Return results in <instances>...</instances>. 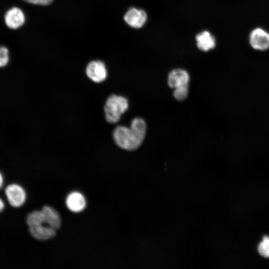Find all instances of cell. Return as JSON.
Instances as JSON below:
<instances>
[{"label": "cell", "instance_id": "6da1fadb", "mask_svg": "<svg viewBox=\"0 0 269 269\" xmlns=\"http://www.w3.org/2000/svg\"><path fill=\"white\" fill-rule=\"evenodd\" d=\"M146 124L141 118L132 120L130 127L117 126L114 130L113 137L117 146L122 149L133 151L143 142L146 135Z\"/></svg>", "mask_w": 269, "mask_h": 269}, {"label": "cell", "instance_id": "7a4b0ae2", "mask_svg": "<svg viewBox=\"0 0 269 269\" xmlns=\"http://www.w3.org/2000/svg\"><path fill=\"white\" fill-rule=\"evenodd\" d=\"M129 107V101L126 97L115 94L110 95L104 107L106 120L110 124L118 123Z\"/></svg>", "mask_w": 269, "mask_h": 269}, {"label": "cell", "instance_id": "3957f363", "mask_svg": "<svg viewBox=\"0 0 269 269\" xmlns=\"http://www.w3.org/2000/svg\"><path fill=\"white\" fill-rule=\"evenodd\" d=\"M5 194L9 204L15 208L23 205L26 198V194L24 188L16 183L8 185L5 188Z\"/></svg>", "mask_w": 269, "mask_h": 269}, {"label": "cell", "instance_id": "277c9868", "mask_svg": "<svg viewBox=\"0 0 269 269\" xmlns=\"http://www.w3.org/2000/svg\"><path fill=\"white\" fill-rule=\"evenodd\" d=\"M86 74L93 82L97 83L104 81L108 75L105 64L100 60L90 61L87 65Z\"/></svg>", "mask_w": 269, "mask_h": 269}, {"label": "cell", "instance_id": "5b68a950", "mask_svg": "<svg viewBox=\"0 0 269 269\" xmlns=\"http://www.w3.org/2000/svg\"><path fill=\"white\" fill-rule=\"evenodd\" d=\"M249 42L254 49L266 50L269 48V33L262 28H256L251 32Z\"/></svg>", "mask_w": 269, "mask_h": 269}, {"label": "cell", "instance_id": "8992f818", "mask_svg": "<svg viewBox=\"0 0 269 269\" xmlns=\"http://www.w3.org/2000/svg\"><path fill=\"white\" fill-rule=\"evenodd\" d=\"M4 22L10 29H16L22 26L25 22V17L23 11L17 7H12L5 12Z\"/></svg>", "mask_w": 269, "mask_h": 269}, {"label": "cell", "instance_id": "52a82bcc", "mask_svg": "<svg viewBox=\"0 0 269 269\" xmlns=\"http://www.w3.org/2000/svg\"><path fill=\"white\" fill-rule=\"evenodd\" d=\"M190 81L189 73L182 69H173L170 72L167 78L168 86L172 89L188 85Z\"/></svg>", "mask_w": 269, "mask_h": 269}, {"label": "cell", "instance_id": "ba28073f", "mask_svg": "<svg viewBox=\"0 0 269 269\" xmlns=\"http://www.w3.org/2000/svg\"><path fill=\"white\" fill-rule=\"evenodd\" d=\"M124 19L129 26L138 28L144 24L147 15L144 10L133 7L126 13Z\"/></svg>", "mask_w": 269, "mask_h": 269}, {"label": "cell", "instance_id": "9c48e42d", "mask_svg": "<svg viewBox=\"0 0 269 269\" xmlns=\"http://www.w3.org/2000/svg\"><path fill=\"white\" fill-rule=\"evenodd\" d=\"M55 230L44 224L29 227V233L31 236L40 241L47 240L54 237L56 235Z\"/></svg>", "mask_w": 269, "mask_h": 269}, {"label": "cell", "instance_id": "30bf717a", "mask_svg": "<svg viewBox=\"0 0 269 269\" xmlns=\"http://www.w3.org/2000/svg\"><path fill=\"white\" fill-rule=\"evenodd\" d=\"M68 208L74 212L82 211L86 206V200L79 192H73L68 195L66 200Z\"/></svg>", "mask_w": 269, "mask_h": 269}, {"label": "cell", "instance_id": "8fae6325", "mask_svg": "<svg viewBox=\"0 0 269 269\" xmlns=\"http://www.w3.org/2000/svg\"><path fill=\"white\" fill-rule=\"evenodd\" d=\"M43 213L45 224L55 230L61 226V221L58 213L53 208L45 206L41 210Z\"/></svg>", "mask_w": 269, "mask_h": 269}, {"label": "cell", "instance_id": "7c38bea8", "mask_svg": "<svg viewBox=\"0 0 269 269\" xmlns=\"http://www.w3.org/2000/svg\"><path fill=\"white\" fill-rule=\"evenodd\" d=\"M198 48L204 51H209L214 48L216 41L214 37L208 31H203L196 36Z\"/></svg>", "mask_w": 269, "mask_h": 269}, {"label": "cell", "instance_id": "4fadbf2b", "mask_svg": "<svg viewBox=\"0 0 269 269\" xmlns=\"http://www.w3.org/2000/svg\"><path fill=\"white\" fill-rule=\"evenodd\" d=\"M26 223L29 227L46 225L42 211L35 210L29 213L26 218Z\"/></svg>", "mask_w": 269, "mask_h": 269}, {"label": "cell", "instance_id": "5bb4252c", "mask_svg": "<svg viewBox=\"0 0 269 269\" xmlns=\"http://www.w3.org/2000/svg\"><path fill=\"white\" fill-rule=\"evenodd\" d=\"M189 93V85L174 89L173 95L178 101H183L188 97Z\"/></svg>", "mask_w": 269, "mask_h": 269}, {"label": "cell", "instance_id": "9a60e30c", "mask_svg": "<svg viewBox=\"0 0 269 269\" xmlns=\"http://www.w3.org/2000/svg\"><path fill=\"white\" fill-rule=\"evenodd\" d=\"M259 253L263 257L269 258V237L265 236L258 247Z\"/></svg>", "mask_w": 269, "mask_h": 269}, {"label": "cell", "instance_id": "2e32d148", "mask_svg": "<svg viewBox=\"0 0 269 269\" xmlns=\"http://www.w3.org/2000/svg\"><path fill=\"white\" fill-rule=\"evenodd\" d=\"M9 61V52L5 46H0V68L5 66Z\"/></svg>", "mask_w": 269, "mask_h": 269}, {"label": "cell", "instance_id": "e0dca14e", "mask_svg": "<svg viewBox=\"0 0 269 269\" xmlns=\"http://www.w3.org/2000/svg\"><path fill=\"white\" fill-rule=\"evenodd\" d=\"M28 3L40 5H47L51 3L53 0H23Z\"/></svg>", "mask_w": 269, "mask_h": 269}, {"label": "cell", "instance_id": "ac0fdd59", "mask_svg": "<svg viewBox=\"0 0 269 269\" xmlns=\"http://www.w3.org/2000/svg\"><path fill=\"white\" fill-rule=\"evenodd\" d=\"M4 203L3 200L0 198V213L2 211L4 208Z\"/></svg>", "mask_w": 269, "mask_h": 269}, {"label": "cell", "instance_id": "d6986e66", "mask_svg": "<svg viewBox=\"0 0 269 269\" xmlns=\"http://www.w3.org/2000/svg\"><path fill=\"white\" fill-rule=\"evenodd\" d=\"M3 184V177L0 172V189L2 188Z\"/></svg>", "mask_w": 269, "mask_h": 269}]
</instances>
